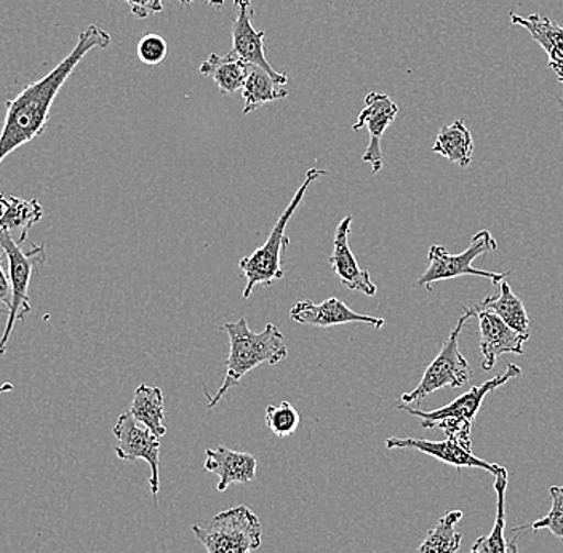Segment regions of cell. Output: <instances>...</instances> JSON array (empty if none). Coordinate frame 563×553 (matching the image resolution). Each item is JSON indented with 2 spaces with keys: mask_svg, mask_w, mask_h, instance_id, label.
<instances>
[{
  "mask_svg": "<svg viewBox=\"0 0 563 553\" xmlns=\"http://www.w3.org/2000/svg\"><path fill=\"white\" fill-rule=\"evenodd\" d=\"M109 45L111 35L97 24H90L79 34L73 52L55 69L30 84L13 100L7 101L5 121L0 130V164L13 151L31 143L35 136L47 130L53 101L58 97L70 74L86 58L88 52L93 48H108Z\"/></svg>",
  "mask_w": 563,
  "mask_h": 553,
  "instance_id": "6da1fadb",
  "label": "cell"
},
{
  "mask_svg": "<svg viewBox=\"0 0 563 553\" xmlns=\"http://www.w3.org/2000/svg\"><path fill=\"white\" fill-rule=\"evenodd\" d=\"M218 329L227 331L231 349H229L223 384L213 397L209 396V410L220 403L229 389L239 386L246 373L263 364H280L288 357L284 334L273 323H267L262 333H255L250 329L245 317H242L239 322L227 323Z\"/></svg>",
  "mask_w": 563,
  "mask_h": 553,
  "instance_id": "7a4b0ae2",
  "label": "cell"
},
{
  "mask_svg": "<svg viewBox=\"0 0 563 553\" xmlns=\"http://www.w3.org/2000/svg\"><path fill=\"white\" fill-rule=\"evenodd\" d=\"M522 375V368L516 364H509L503 375L496 376L482 386H475L473 389L464 392L463 396L455 398L452 403L439 408L434 411L415 410L410 405H399V410L407 411L408 414L417 416L421 419L422 429L439 428L445 433L446 439L460 443L464 449L473 451V440H471V431L484 403L485 397L498 387L505 386L508 380Z\"/></svg>",
  "mask_w": 563,
  "mask_h": 553,
  "instance_id": "3957f363",
  "label": "cell"
},
{
  "mask_svg": "<svg viewBox=\"0 0 563 553\" xmlns=\"http://www.w3.org/2000/svg\"><path fill=\"white\" fill-rule=\"evenodd\" d=\"M323 175L329 174H327L325 170H319V168H311V170L306 174L305 181H302V185L299 186L297 192H295L294 199H291L288 207L285 208L277 223L274 224L273 231L267 235V241L264 242V245L256 248L252 255L242 258L241 263H239V267H241L246 278L244 290L245 299L252 296L253 288H255L256 285L271 287L274 281L282 280V278L285 277V273L282 270L280 266L282 255H284L285 250L290 245V241H288L287 235H285V231H287V225L290 223L295 211L301 206L309 186Z\"/></svg>",
  "mask_w": 563,
  "mask_h": 553,
  "instance_id": "277c9868",
  "label": "cell"
},
{
  "mask_svg": "<svg viewBox=\"0 0 563 553\" xmlns=\"http://www.w3.org/2000/svg\"><path fill=\"white\" fill-rule=\"evenodd\" d=\"M0 250L9 259V276L10 284H12V305L7 311L9 319H7L5 330L0 340V357H3L7 354L15 323L23 322L27 313L31 312L30 294H27L31 278L47 263V253H45V245H31L27 248H21L20 243L7 231H0Z\"/></svg>",
  "mask_w": 563,
  "mask_h": 553,
  "instance_id": "5b68a950",
  "label": "cell"
},
{
  "mask_svg": "<svg viewBox=\"0 0 563 553\" xmlns=\"http://www.w3.org/2000/svg\"><path fill=\"white\" fill-rule=\"evenodd\" d=\"M192 533L207 553H252L262 545L263 528L256 513L238 506L214 516L209 527L194 524Z\"/></svg>",
  "mask_w": 563,
  "mask_h": 553,
  "instance_id": "8992f818",
  "label": "cell"
},
{
  "mask_svg": "<svg viewBox=\"0 0 563 553\" xmlns=\"http://www.w3.org/2000/svg\"><path fill=\"white\" fill-rule=\"evenodd\" d=\"M473 316H475L474 309L464 308V316H461V319L457 320L455 329L446 338L438 357L426 368L420 384L411 392L404 394L402 401L405 405H420L426 397L431 396L432 392H438L443 387L456 389V387L470 383L473 378V372H471V366L464 355L461 354L457 343H460V334L463 331L464 323Z\"/></svg>",
  "mask_w": 563,
  "mask_h": 553,
  "instance_id": "52a82bcc",
  "label": "cell"
},
{
  "mask_svg": "<svg viewBox=\"0 0 563 553\" xmlns=\"http://www.w3.org/2000/svg\"><path fill=\"white\" fill-rule=\"evenodd\" d=\"M496 248H498V243L493 239L490 231L477 232L466 252L460 253V255H450L445 246L432 245L428 253V269L418 278V287H426L431 291L432 284H435V281L450 280V278L461 276L488 278L493 285L498 287L503 280H506V277L512 274L510 270L498 274L490 273V270L475 269L473 266L475 258L485 255V253L495 252Z\"/></svg>",
  "mask_w": 563,
  "mask_h": 553,
  "instance_id": "ba28073f",
  "label": "cell"
},
{
  "mask_svg": "<svg viewBox=\"0 0 563 553\" xmlns=\"http://www.w3.org/2000/svg\"><path fill=\"white\" fill-rule=\"evenodd\" d=\"M118 446L115 454L122 461H146L151 467L150 486L154 496V504L157 506L158 489H161V478H158V467H161V439H157L150 429L140 425L132 414L123 413L119 416L118 424L112 429Z\"/></svg>",
  "mask_w": 563,
  "mask_h": 553,
  "instance_id": "9c48e42d",
  "label": "cell"
},
{
  "mask_svg": "<svg viewBox=\"0 0 563 553\" xmlns=\"http://www.w3.org/2000/svg\"><path fill=\"white\" fill-rule=\"evenodd\" d=\"M235 18L232 23V51L235 56L250 66H258L266 70L271 77L277 80L280 86H287L288 77L269 65L264 52V31L255 30L253 26L252 0H234Z\"/></svg>",
  "mask_w": 563,
  "mask_h": 553,
  "instance_id": "30bf717a",
  "label": "cell"
},
{
  "mask_svg": "<svg viewBox=\"0 0 563 553\" xmlns=\"http://www.w3.org/2000/svg\"><path fill=\"white\" fill-rule=\"evenodd\" d=\"M397 112H399V106L394 103L393 98L387 97L386 93H379V91H369L365 97V108L362 109L357 122L352 126L354 132H358L364 126L368 129V146L362 161L372 165V172L375 175L383 170L385 156H383L382 140L390 123L397 118Z\"/></svg>",
  "mask_w": 563,
  "mask_h": 553,
  "instance_id": "8fae6325",
  "label": "cell"
},
{
  "mask_svg": "<svg viewBox=\"0 0 563 553\" xmlns=\"http://www.w3.org/2000/svg\"><path fill=\"white\" fill-rule=\"evenodd\" d=\"M291 320L301 325L316 327V329H330V327L346 325V323H367L373 329H383L385 319L379 317L364 316L351 311L346 302L338 298H329L325 301L316 305V302L305 299L298 301L290 311Z\"/></svg>",
  "mask_w": 563,
  "mask_h": 553,
  "instance_id": "7c38bea8",
  "label": "cell"
},
{
  "mask_svg": "<svg viewBox=\"0 0 563 553\" xmlns=\"http://www.w3.org/2000/svg\"><path fill=\"white\" fill-rule=\"evenodd\" d=\"M475 316L478 319V333H481V351L484 355L482 369H492L496 364V358L503 354H523V344L527 343L526 334L517 333L516 330L506 325L496 313L481 311L474 308Z\"/></svg>",
  "mask_w": 563,
  "mask_h": 553,
  "instance_id": "4fadbf2b",
  "label": "cell"
},
{
  "mask_svg": "<svg viewBox=\"0 0 563 553\" xmlns=\"http://www.w3.org/2000/svg\"><path fill=\"white\" fill-rule=\"evenodd\" d=\"M386 449L421 451V453L429 454V456L435 457V460L442 461V463L449 464V466L456 468H482V471L490 472L495 477L503 471V466L474 456L473 451L464 449L460 443L453 442L450 439L443 440V442H431V440L424 439H397V436H390V439L386 440Z\"/></svg>",
  "mask_w": 563,
  "mask_h": 553,
  "instance_id": "5bb4252c",
  "label": "cell"
},
{
  "mask_svg": "<svg viewBox=\"0 0 563 553\" xmlns=\"http://www.w3.org/2000/svg\"><path fill=\"white\" fill-rule=\"evenodd\" d=\"M351 224V214H347L338 224L336 232H334L333 253L329 258V264L344 287L350 288L352 291L375 296L376 285L373 284L367 270L358 266L357 259H355L354 253H352L350 246Z\"/></svg>",
  "mask_w": 563,
  "mask_h": 553,
  "instance_id": "9a60e30c",
  "label": "cell"
},
{
  "mask_svg": "<svg viewBox=\"0 0 563 553\" xmlns=\"http://www.w3.org/2000/svg\"><path fill=\"white\" fill-rule=\"evenodd\" d=\"M206 471L218 475V491H227L232 484H249L256 477V457L252 453L218 446L206 451Z\"/></svg>",
  "mask_w": 563,
  "mask_h": 553,
  "instance_id": "2e32d148",
  "label": "cell"
},
{
  "mask_svg": "<svg viewBox=\"0 0 563 553\" xmlns=\"http://www.w3.org/2000/svg\"><path fill=\"white\" fill-rule=\"evenodd\" d=\"M510 23L526 27L533 41L544 48L549 56V68L558 74L563 87V27L545 16H519L516 13H510Z\"/></svg>",
  "mask_w": 563,
  "mask_h": 553,
  "instance_id": "e0dca14e",
  "label": "cell"
},
{
  "mask_svg": "<svg viewBox=\"0 0 563 553\" xmlns=\"http://www.w3.org/2000/svg\"><path fill=\"white\" fill-rule=\"evenodd\" d=\"M199 73L202 76L210 77L220 88L221 93L234 95L235 91L244 88L250 65L242 62L234 53H228L224 56L211 53L209 58L200 65Z\"/></svg>",
  "mask_w": 563,
  "mask_h": 553,
  "instance_id": "ac0fdd59",
  "label": "cell"
},
{
  "mask_svg": "<svg viewBox=\"0 0 563 553\" xmlns=\"http://www.w3.org/2000/svg\"><path fill=\"white\" fill-rule=\"evenodd\" d=\"M475 308L496 313L510 329L530 336V319H528L526 306H523L522 299L514 295L508 281L503 280L498 285V295L487 296Z\"/></svg>",
  "mask_w": 563,
  "mask_h": 553,
  "instance_id": "d6986e66",
  "label": "cell"
},
{
  "mask_svg": "<svg viewBox=\"0 0 563 553\" xmlns=\"http://www.w3.org/2000/svg\"><path fill=\"white\" fill-rule=\"evenodd\" d=\"M130 414L143 428L150 429L157 439H162L167 433V428L164 425V392L158 387L147 386V384L136 387Z\"/></svg>",
  "mask_w": 563,
  "mask_h": 553,
  "instance_id": "ffe728a7",
  "label": "cell"
},
{
  "mask_svg": "<svg viewBox=\"0 0 563 553\" xmlns=\"http://www.w3.org/2000/svg\"><path fill=\"white\" fill-rule=\"evenodd\" d=\"M432 151L435 154H440V156L449 158L457 167L466 168L471 161H473V135H471L463 121H455L440 130Z\"/></svg>",
  "mask_w": 563,
  "mask_h": 553,
  "instance_id": "44dd1931",
  "label": "cell"
},
{
  "mask_svg": "<svg viewBox=\"0 0 563 553\" xmlns=\"http://www.w3.org/2000/svg\"><path fill=\"white\" fill-rule=\"evenodd\" d=\"M242 97L245 100L244 114H250L264 104L285 100L288 97V90H285L284 86H280L266 70L258 66H250L249 77L242 88Z\"/></svg>",
  "mask_w": 563,
  "mask_h": 553,
  "instance_id": "7402d4cb",
  "label": "cell"
},
{
  "mask_svg": "<svg viewBox=\"0 0 563 553\" xmlns=\"http://www.w3.org/2000/svg\"><path fill=\"white\" fill-rule=\"evenodd\" d=\"M508 468L496 475V519L495 527L488 537L478 538L473 548L478 553H508V544L505 538L506 528V488H508Z\"/></svg>",
  "mask_w": 563,
  "mask_h": 553,
  "instance_id": "603a6c76",
  "label": "cell"
},
{
  "mask_svg": "<svg viewBox=\"0 0 563 553\" xmlns=\"http://www.w3.org/2000/svg\"><path fill=\"white\" fill-rule=\"evenodd\" d=\"M44 217V208L38 203L37 199L24 200L20 197L12 196L9 199V207L5 213L0 218V231L15 234L20 231L18 243L26 242L27 231Z\"/></svg>",
  "mask_w": 563,
  "mask_h": 553,
  "instance_id": "cb8c5ba5",
  "label": "cell"
},
{
  "mask_svg": "<svg viewBox=\"0 0 563 553\" xmlns=\"http://www.w3.org/2000/svg\"><path fill=\"white\" fill-rule=\"evenodd\" d=\"M461 510H452L440 517L438 524L422 539L418 553H456L463 537L456 531V524L463 519Z\"/></svg>",
  "mask_w": 563,
  "mask_h": 553,
  "instance_id": "d4e9b609",
  "label": "cell"
},
{
  "mask_svg": "<svg viewBox=\"0 0 563 553\" xmlns=\"http://www.w3.org/2000/svg\"><path fill=\"white\" fill-rule=\"evenodd\" d=\"M267 428L276 436L287 439L295 435L301 422L297 408L288 401H282L279 405H267L266 414H264Z\"/></svg>",
  "mask_w": 563,
  "mask_h": 553,
  "instance_id": "484cf974",
  "label": "cell"
},
{
  "mask_svg": "<svg viewBox=\"0 0 563 553\" xmlns=\"http://www.w3.org/2000/svg\"><path fill=\"white\" fill-rule=\"evenodd\" d=\"M549 495H551L552 507L548 516L533 521L528 527L516 528V531L526 530V528L533 531L549 530L554 537L563 539V485L551 486Z\"/></svg>",
  "mask_w": 563,
  "mask_h": 553,
  "instance_id": "4316f807",
  "label": "cell"
},
{
  "mask_svg": "<svg viewBox=\"0 0 563 553\" xmlns=\"http://www.w3.org/2000/svg\"><path fill=\"white\" fill-rule=\"evenodd\" d=\"M167 41L158 34H144L136 45V55H139L140 62L147 66L161 65L167 58Z\"/></svg>",
  "mask_w": 563,
  "mask_h": 553,
  "instance_id": "83f0119b",
  "label": "cell"
},
{
  "mask_svg": "<svg viewBox=\"0 0 563 553\" xmlns=\"http://www.w3.org/2000/svg\"><path fill=\"white\" fill-rule=\"evenodd\" d=\"M129 3L133 15L144 20V18L161 13L164 10L165 0H125Z\"/></svg>",
  "mask_w": 563,
  "mask_h": 553,
  "instance_id": "f1b7e54d",
  "label": "cell"
},
{
  "mask_svg": "<svg viewBox=\"0 0 563 553\" xmlns=\"http://www.w3.org/2000/svg\"><path fill=\"white\" fill-rule=\"evenodd\" d=\"M3 256L5 255L0 250V305L5 306V311H9L10 305H12V284L2 266Z\"/></svg>",
  "mask_w": 563,
  "mask_h": 553,
  "instance_id": "f546056e",
  "label": "cell"
},
{
  "mask_svg": "<svg viewBox=\"0 0 563 553\" xmlns=\"http://www.w3.org/2000/svg\"><path fill=\"white\" fill-rule=\"evenodd\" d=\"M176 2L181 3V5L189 7L196 0H176ZM207 3L211 7H217V9H221L224 5V0H206Z\"/></svg>",
  "mask_w": 563,
  "mask_h": 553,
  "instance_id": "4dcf8cb0",
  "label": "cell"
},
{
  "mask_svg": "<svg viewBox=\"0 0 563 553\" xmlns=\"http://www.w3.org/2000/svg\"><path fill=\"white\" fill-rule=\"evenodd\" d=\"M7 207H9V200L5 199L2 192H0V218L5 213Z\"/></svg>",
  "mask_w": 563,
  "mask_h": 553,
  "instance_id": "1f68e13d",
  "label": "cell"
},
{
  "mask_svg": "<svg viewBox=\"0 0 563 553\" xmlns=\"http://www.w3.org/2000/svg\"><path fill=\"white\" fill-rule=\"evenodd\" d=\"M508 553H519V549H517V541L512 539V541L508 544Z\"/></svg>",
  "mask_w": 563,
  "mask_h": 553,
  "instance_id": "d6a6232c",
  "label": "cell"
},
{
  "mask_svg": "<svg viewBox=\"0 0 563 553\" xmlns=\"http://www.w3.org/2000/svg\"><path fill=\"white\" fill-rule=\"evenodd\" d=\"M10 390H13L12 383H5V384H2V386H0V394L10 392Z\"/></svg>",
  "mask_w": 563,
  "mask_h": 553,
  "instance_id": "836d02e7",
  "label": "cell"
},
{
  "mask_svg": "<svg viewBox=\"0 0 563 553\" xmlns=\"http://www.w3.org/2000/svg\"><path fill=\"white\" fill-rule=\"evenodd\" d=\"M470 553H478L477 551H475V549H471V552Z\"/></svg>",
  "mask_w": 563,
  "mask_h": 553,
  "instance_id": "e575fe53",
  "label": "cell"
}]
</instances>
